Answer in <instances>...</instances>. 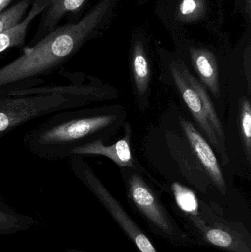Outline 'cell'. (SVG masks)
<instances>
[{
    "label": "cell",
    "instance_id": "1",
    "mask_svg": "<svg viewBox=\"0 0 251 252\" xmlns=\"http://www.w3.org/2000/svg\"><path fill=\"white\" fill-rule=\"evenodd\" d=\"M120 0H100L76 22L57 27L22 55L0 68V90L26 85L51 73L72 59L81 47L103 34Z\"/></svg>",
    "mask_w": 251,
    "mask_h": 252
},
{
    "label": "cell",
    "instance_id": "2",
    "mask_svg": "<svg viewBox=\"0 0 251 252\" xmlns=\"http://www.w3.org/2000/svg\"><path fill=\"white\" fill-rule=\"evenodd\" d=\"M116 118L115 115L87 111L56 112L25 135L24 145L44 159L69 158L74 150L93 142V136L113 124Z\"/></svg>",
    "mask_w": 251,
    "mask_h": 252
},
{
    "label": "cell",
    "instance_id": "3",
    "mask_svg": "<svg viewBox=\"0 0 251 252\" xmlns=\"http://www.w3.org/2000/svg\"><path fill=\"white\" fill-rule=\"evenodd\" d=\"M85 103L58 94L0 97V135L4 136L28 121L56 112L76 109Z\"/></svg>",
    "mask_w": 251,
    "mask_h": 252
},
{
    "label": "cell",
    "instance_id": "4",
    "mask_svg": "<svg viewBox=\"0 0 251 252\" xmlns=\"http://www.w3.org/2000/svg\"><path fill=\"white\" fill-rule=\"evenodd\" d=\"M71 168L78 179L98 198L141 252H158L148 238L105 188L86 163L79 157H72Z\"/></svg>",
    "mask_w": 251,
    "mask_h": 252
},
{
    "label": "cell",
    "instance_id": "5",
    "mask_svg": "<svg viewBox=\"0 0 251 252\" xmlns=\"http://www.w3.org/2000/svg\"><path fill=\"white\" fill-rule=\"evenodd\" d=\"M128 185L130 196L139 210L159 229L167 234L173 233V228L163 208L143 179L139 175L133 174Z\"/></svg>",
    "mask_w": 251,
    "mask_h": 252
},
{
    "label": "cell",
    "instance_id": "6",
    "mask_svg": "<svg viewBox=\"0 0 251 252\" xmlns=\"http://www.w3.org/2000/svg\"><path fill=\"white\" fill-rule=\"evenodd\" d=\"M170 72L175 85L182 96L183 100L188 106L195 120L205 132L211 143L218 149L220 148L219 141L216 133L211 125L203 103H202L197 92L191 87L183 75L179 66V60L173 61L171 63Z\"/></svg>",
    "mask_w": 251,
    "mask_h": 252
},
{
    "label": "cell",
    "instance_id": "7",
    "mask_svg": "<svg viewBox=\"0 0 251 252\" xmlns=\"http://www.w3.org/2000/svg\"><path fill=\"white\" fill-rule=\"evenodd\" d=\"M89 0H50V4L44 10L38 31L31 45L38 42L53 30L63 19L79 16L85 10Z\"/></svg>",
    "mask_w": 251,
    "mask_h": 252
},
{
    "label": "cell",
    "instance_id": "8",
    "mask_svg": "<svg viewBox=\"0 0 251 252\" xmlns=\"http://www.w3.org/2000/svg\"><path fill=\"white\" fill-rule=\"evenodd\" d=\"M180 122L192 148L197 154L200 162L206 168V171L209 173L217 186L221 190H224L225 189V182L223 175L218 164L216 156L214 154L210 145L190 121L181 118Z\"/></svg>",
    "mask_w": 251,
    "mask_h": 252
},
{
    "label": "cell",
    "instance_id": "9",
    "mask_svg": "<svg viewBox=\"0 0 251 252\" xmlns=\"http://www.w3.org/2000/svg\"><path fill=\"white\" fill-rule=\"evenodd\" d=\"M147 47V37L141 30H136L131 41V68L137 93L141 97L148 90L151 75Z\"/></svg>",
    "mask_w": 251,
    "mask_h": 252
},
{
    "label": "cell",
    "instance_id": "10",
    "mask_svg": "<svg viewBox=\"0 0 251 252\" xmlns=\"http://www.w3.org/2000/svg\"><path fill=\"white\" fill-rule=\"evenodd\" d=\"M40 94H58L70 99L87 103L101 97L100 91L95 87L89 85H60L33 87L30 88L10 91L4 94L5 97H25Z\"/></svg>",
    "mask_w": 251,
    "mask_h": 252
},
{
    "label": "cell",
    "instance_id": "11",
    "mask_svg": "<svg viewBox=\"0 0 251 252\" xmlns=\"http://www.w3.org/2000/svg\"><path fill=\"white\" fill-rule=\"evenodd\" d=\"M189 54L195 70L215 97H220L219 74L216 56L209 49L190 44Z\"/></svg>",
    "mask_w": 251,
    "mask_h": 252
},
{
    "label": "cell",
    "instance_id": "12",
    "mask_svg": "<svg viewBox=\"0 0 251 252\" xmlns=\"http://www.w3.org/2000/svg\"><path fill=\"white\" fill-rule=\"evenodd\" d=\"M87 155L104 156L120 167L134 166L128 137L120 139L110 146L105 145L102 139H97L78 147L72 153V157Z\"/></svg>",
    "mask_w": 251,
    "mask_h": 252
},
{
    "label": "cell",
    "instance_id": "13",
    "mask_svg": "<svg viewBox=\"0 0 251 252\" xmlns=\"http://www.w3.org/2000/svg\"><path fill=\"white\" fill-rule=\"evenodd\" d=\"M50 2V0H33L23 20L8 31L0 33V54L9 49L22 47L25 44L29 25L35 18L44 13Z\"/></svg>",
    "mask_w": 251,
    "mask_h": 252
},
{
    "label": "cell",
    "instance_id": "14",
    "mask_svg": "<svg viewBox=\"0 0 251 252\" xmlns=\"http://www.w3.org/2000/svg\"><path fill=\"white\" fill-rule=\"evenodd\" d=\"M167 7L169 17L179 24L195 23L202 20L209 7L208 0H169Z\"/></svg>",
    "mask_w": 251,
    "mask_h": 252
},
{
    "label": "cell",
    "instance_id": "15",
    "mask_svg": "<svg viewBox=\"0 0 251 252\" xmlns=\"http://www.w3.org/2000/svg\"><path fill=\"white\" fill-rule=\"evenodd\" d=\"M179 66L186 80L188 81L189 84L198 94L202 103H203L205 109H206V114H207L208 118H209V121H210L211 125H212L214 130L216 133L217 136L222 139L223 142H224V140H225V133H224L223 127L222 124H221V121L218 118L215 107L212 104L210 97L208 94L206 87L194 75H192L191 72L187 69L183 61L179 60Z\"/></svg>",
    "mask_w": 251,
    "mask_h": 252
},
{
    "label": "cell",
    "instance_id": "16",
    "mask_svg": "<svg viewBox=\"0 0 251 252\" xmlns=\"http://www.w3.org/2000/svg\"><path fill=\"white\" fill-rule=\"evenodd\" d=\"M36 224L32 218L20 214L0 201V235H13Z\"/></svg>",
    "mask_w": 251,
    "mask_h": 252
},
{
    "label": "cell",
    "instance_id": "17",
    "mask_svg": "<svg viewBox=\"0 0 251 252\" xmlns=\"http://www.w3.org/2000/svg\"><path fill=\"white\" fill-rule=\"evenodd\" d=\"M33 0H21L0 13V33L20 23L26 16Z\"/></svg>",
    "mask_w": 251,
    "mask_h": 252
},
{
    "label": "cell",
    "instance_id": "18",
    "mask_svg": "<svg viewBox=\"0 0 251 252\" xmlns=\"http://www.w3.org/2000/svg\"><path fill=\"white\" fill-rule=\"evenodd\" d=\"M172 188L180 208L187 213L196 214L198 208V202L194 192L177 182L172 185Z\"/></svg>",
    "mask_w": 251,
    "mask_h": 252
},
{
    "label": "cell",
    "instance_id": "19",
    "mask_svg": "<svg viewBox=\"0 0 251 252\" xmlns=\"http://www.w3.org/2000/svg\"><path fill=\"white\" fill-rule=\"evenodd\" d=\"M240 124L241 133L244 143L245 151L248 159L251 161V109L250 102L248 99L243 98L240 109Z\"/></svg>",
    "mask_w": 251,
    "mask_h": 252
},
{
    "label": "cell",
    "instance_id": "20",
    "mask_svg": "<svg viewBox=\"0 0 251 252\" xmlns=\"http://www.w3.org/2000/svg\"><path fill=\"white\" fill-rule=\"evenodd\" d=\"M207 239L217 247H228L232 244L233 239L227 232L220 229H212L208 232Z\"/></svg>",
    "mask_w": 251,
    "mask_h": 252
},
{
    "label": "cell",
    "instance_id": "21",
    "mask_svg": "<svg viewBox=\"0 0 251 252\" xmlns=\"http://www.w3.org/2000/svg\"><path fill=\"white\" fill-rule=\"evenodd\" d=\"M13 0H0V13L6 10Z\"/></svg>",
    "mask_w": 251,
    "mask_h": 252
},
{
    "label": "cell",
    "instance_id": "22",
    "mask_svg": "<svg viewBox=\"0 0 251 252\" xmlns=\"http://www.w3.org/2000/svg\"><path fill=\"white\" fill-rule=\"evenodd\" d=\"M66 252H85L80 251V250H72V249H71V250H66Z\"/></svg>",
    "mask_w": 251,
    "mask_h": 252
},
{
    "label": "cell",
    "instance_id": "23",
    "mask_svg": "<svg viewBox=\"0 0 251 252\" xmlns=\"http://www.w3.org/2000/svg\"><path fill=\"white\" fill-rule=\"evenodd\" d=\"M1 137H3L2 135H0V139H1Z\"/></svg>",
    "mask_w": 251,
    "mask_h": 252
}]
</instances>
